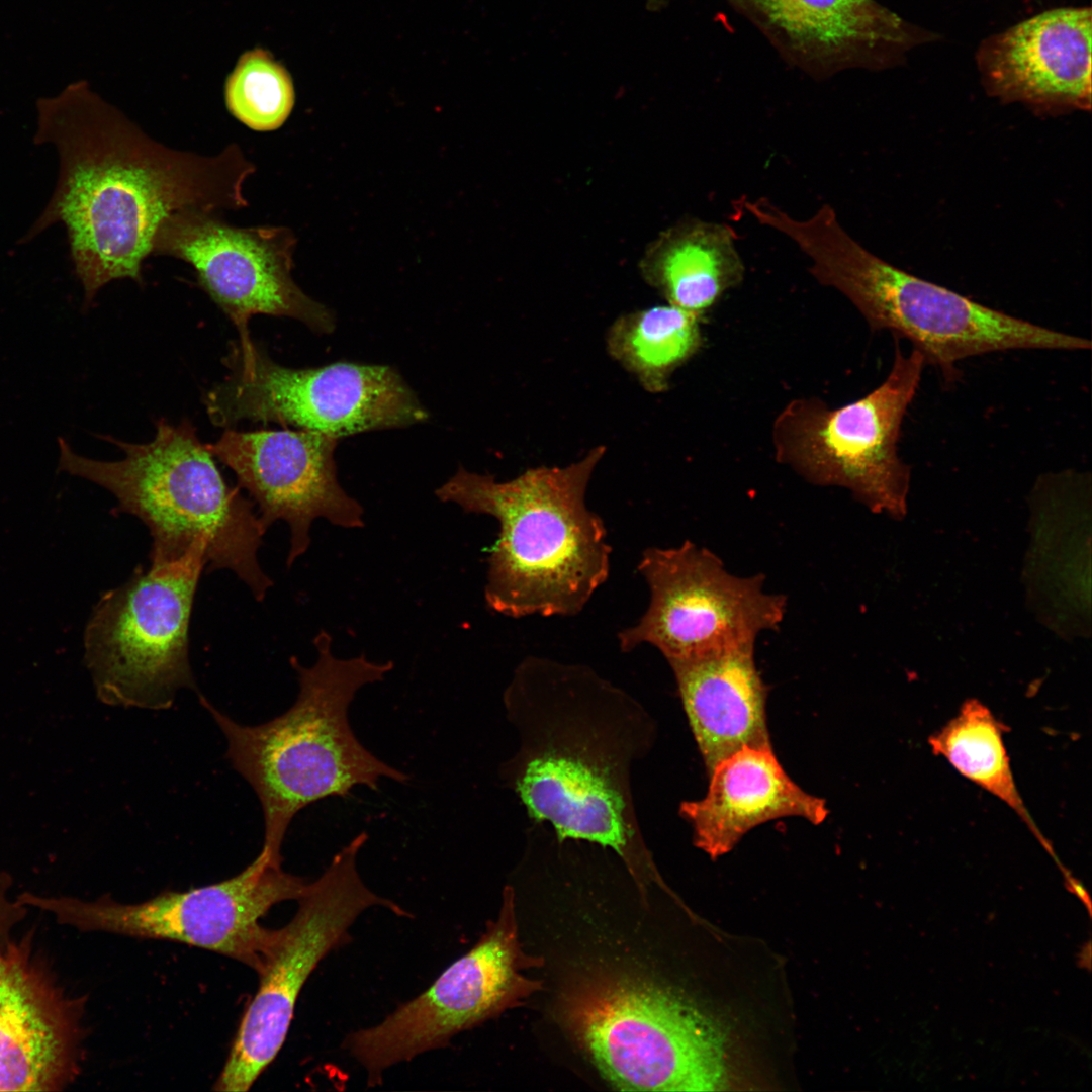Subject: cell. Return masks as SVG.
<instances>
[{"label":"cell","instance_id":"7","mask_svg":"<svg viewBox=\"0 0 1092 1092\" xmlns=\"http://www.w3.org/2000/svg\"><path fill=\"white\" fill-rule=\"evenodd\" d=\"M558 1019L621 1091H712L729 1083L727 1036L692 1002L646 976L597 968L567 982Z\"/></svg>","mask_w":1092,"mask_h":1092},{"label":"cell","instance_id":"23","mask_svg":"<svg viewBox=\"0 0 1092 1092\" xmlns=\"http://www.w3.org/2000/svg\"><path fill=\"white\" fill-rule=\"evenodd\" d=\"M697 315L667 304L618 317L607 334L609 354L647 391L669 387L671 374L704 344Z\"/></svg>","mask_w":1092,"mask_h":1092},{"label":"cell","instance_id":"12","mask_svg":"<svg viewBox=\"0 0 1092 1092\" xmlns=\"http://www.w3.org/2000/svg\"><path fill=\"white\" fill-rule=\"evenodd\" d=\"M281 864V858L261 850L228 880L184 892L165 891L135 904L109 897L82 901L28 892L18 898L82 931L180 942L232 958L260 973L277 935V929L261 925V918L280 902L296 901L307 884Z\"/></svg>","mask_w":1092,"mask_h":1092},{"label":"cell","instance_id":"8","mask_svg":"<svg viewBox=\"0 0 1092 1092\" xmlns=\"http://www.w3.org/2000/svg\"><path fill=\"white\" fill-rule=\"evenodd\" d=\"M196 543L170 564L135 567L102 594L84 630V663L97 698L112 707L167 710L197 685L189 661V624L205 568Z\"/></svg>","mask_w":1092,"mask_h":1092},{"label":"cell","instance_id":"15","mask_svg":"<svg viewBox=\"0 0 1092 1092\" xmlns=\"http://www.w3.org/2000/svg\"><path fill=\"white\" fill-rule=\"evenodd\" d=\"M297 240L286 226H236L218 211L184 209L160 224L153 256H170L191 265L200 286L249 339V320L257 314L287 316L317 334H330L332 311L295 283Z\"/></svg>","mask_w":1092,"mask_h":1092},{"label":"cell","instance_id":"21","mask_svg":"<svg viewBox=\"0 0 1092 1092\" xmlns=\"http://www.w3.org/2000/svg\"><path fill=\"white\" fill-rule=\"evenodd\" d=\"M754 648L668 661L708 774L743 747L771 746Z\"/></svg>","mask_w":1092,"mask_h":1092},{"label":"cell","instance_id":"22","mask_svg":"<svg viewBox=\"0 0 1092 1092\" xmlns=\"http://www.w3.org/2000/svg\"><path fill=\"white\" fill-rule=\"evenodd\" d=\"M640 271L668 304L704 321L743 281L745 267L728 225L685 218L649 244Z\"/></svg>","mask_w":1092,"mask_h":1092},{"label":"cell","instance_id":"5","mask_svg":"<svg viewBox=\"0 0 1092 1092\" xmlns=\"http://www.w3.org/2000/svg\"><path fill=\"white\" fill-rule=\"evenodd\" d=\"M755 218L792 240L810 260L811 275L842 293L871 331H889L895 339L910 341L945 382L958 379L957 364L969 357L1091 348L1088 339L991 308L891 265L855 241L828 204L797 219L765 201Z\"/></svg>","mask_w":1092,"mask_h":1092},{"label":"cell","instance_id":"11","mask_svg":"<svg viewBox=\"0 0 1092 1092\" xmlns=\"http://www.w3.org/2000/svg\"><path fill=\"white\" fill-rule=\"evenodd\" d=\"M368 838L357 835L307 883L292 919L277 929L259 973L257 992L248 1004L214 1090L248 1091L280 1052L295 1005L320 962L347 944L358 917L372 907L412 917L395 902L371 891L362 881L357 855Z\"/></svg>","mask_w":1092,"mask_h":1092},{"label":"cell","instance_id":"24","mask_svg":"<svg viewBox=\"0 0 1092 1092\" xmlns=\"http://www.w3.org/2000/svg\"><path fill=\"white\" fill-rule=\"evenodd\" d=\"M1004 731V725L988 707L970 699L951 720L929 737L928 742L932 752L944 757L963 777L1011 808L1059 863L1016 788L1003 740Z\"/></svg>","mask_w":1092,"mask_h":1092},{"label":"cell","instance_id":"1","mask_svg":"<svg viewBox=\"0 0 1092 1092\" xmlns=\"http://www.w3.org/2000/svg\"><path fill=\"white\" fill-rule=\"evenodd\" d=\"M34 142L56 148L60 168L23 241L65 225L84 308L112 280L143 282V263L172 213L249 206L243 188L256 166L239 145L213 156L169 148L83 90L40 107Z\"/></svg>","mask_w":1092,"mask_h":1092},{"label":"cell","instance_id":"20","mask_svg":"<svg viewBox=\"0 0 1092 1092\" xmlns=\"http://www.w3.org/2000/svg\"><path fill=\"white\" fill-rule=\"evenodd\" d=\"M709 776L706 796L682 803L680 814L692 825L696 845L712 857L729 852L764 822L801 817L817 825L828 815L826 802L791 780L771 746L743 747Z\"/></svg>","mask_w":1092,"mask_h":1092},{"label":"cell","instance_id":"26","mask_svg":"<svg viewBox=\"0 0 1092 1092\" xmlns=\"http://www.w3.org/2000/svg\"><path fill=\"white\" fill-rule=\"evenodd\" d=\"M1064 879L1067 890L1077 896V898L1086 906L1089 915H1091V901L1086 889L1069 872L1064 875Z\"/></svg>","mask_w":1092,"mask_h":1092},{"label":"cell","instance_id":"10","mask_svg":"<svg viewBox=\"0 0 1092 1092\" xmlns=\"http://www.w3.org/2000/svg\"><path fill=\"white\" fill-rule=\"evenodd\" d=\"M231 374L204 398L212 423L274 422L337 439L425 422L429 413L393 367L336 362L287 368L251 338L226 358Z\"/></svg>","mask_w":1092,"mask_h":1092},{"label":"cell","instance_id":"16","mask_svg":"<svg viewBox=\"0 0 1092 1092\" xmlns=\"http://www.w3.org/2000/svg\"><path fill=\"white\" fill-rule=\"evenodd\" d=\"M337 438L309 430L225 431L211 454L230 467L258 506L266 532L286 522L291 567L309 548L310 528L318 518L347 529L362 528L363 508L337 478Z\"/></svg>","mask_w":1092,"mask_h":1092},{"label":"cell","instance_id":"4","mask_svg":"<svg viewBox=\"0 0 1092 1092\" xmlns=\"http://www.w3.org/2000/svg\"><path fill=\"white\" fill-rule=\"evenodd\" d=\"M601 679L585 666L546 658L518 666L510 686L543 713L518 758L515 787L562 838L611 847L640 880L652 864L631 811L623 724L589 713Z\"/></svg>","mask_w":1092,"mask_h":1092},{"label":"cell","instance_id":"2","mask_svg":"<svg viewBox=\"0 0 1092 1092\" xmlns=\"http://www.w3.org/2000/svg\"><path fill=\"white\" fill-rule=\"evenodd\" d=\"M605 452L597 446L567 466L530 468L502 482L460 467L437 488L440 500L499 524L484 588L492 611L512 618L574 616L607 580V531L585 504Z\"/></svg>","mask_w":1092,"mask_h":1092},{"label":"cell","instance_id":"25","mask_svg":"<svg viewBox=\"0 0 1092 1092\" xmlns=\"http://www.w3.org/2000/svg\"><path fill=\"white\" fill-rule=\"evenodd\" d=\"M230 113L249 128L271 131L291 113L295 94L290 75L262 49L245 53L226 79Z\"/></svg>","mask_w":1092,"mask_h":1092},{"label":"cell","instance_id":"19","mask_svg":"<svg viewBox=\"0 0 1092 1092\" xmlns=\"http://www.w3.org/2000/svg\"><path fill=\"white\" fill-rule=\"evenodd\" d=\"M1090 7L1045 10L988 36L976 65L986 92L1001 102L1061 112L1091 108Z\"/></svg>","mask_w":1092,"mask_h":1092},{"label":"cell","instance_id":"18","mask_svg":"<svg viewBox=\"0 0 1092 1092\" xmlns=\"http://www.w3.org/2000/svg\"><path fill=\"white\" fill-rule=\"evenodd\" d=\"M84 999H71L31 954L0 945V1091H57L79 1072Z\"/></svg>","mask_w":1092,"mask_h":1092},{"label":"cell","instance_id":"14","mask_svg":"<svg viewBox=\"0 0 1092 1092\" xmlns=\"http://www.w3.org/2000/svg\"><path fill=\"white\" fill-rule=\"evenodd\" d=\"M638 570L650 590L639 621L618 634L628 652L648 643L667 661L755 646L757 636L783 622L787 598L764 590L765 576L730 573L713 551L690 540L647 548Z\"/></svg>","mask_w":1092,"mask_h":1092},{"label":"cell","instance_id":"13","mask_svg":"<svg viewBox=\"0 0 1092 1092\" xmlns=\"http://www.w3.org/2000/svg\"><path fill=\"white\" fill-rule=\"evenodd\" d=\"M543 965L525 953L518 937L515 895L508 886L497 918L477 943L454 961L423 993L381 1022L349 1033L345 1049L365 1070L367 1085H380L384 1072L522 1003L542 988L524 970Z\"/></svg>","mask_w":1092,"mask_h":1092},{"label":"cell","instance_id":"6","mask_svg":"<svg viewBox=\"0 0 1092 1092\" xmlns=\"http://www.w3.org/2000/svg\"><path fill=\"white\" fill-rule=\"evenodd\" d=\"M102 438L123 450L124 458L81 456L58 438V470L105 488L117 500L114 512L144 522L152 537L151 566L178 561L203 542L207 572L232 571L262 601L273 585L258 560L266 532L254 504L228 484L193 426L160 420L145 444Z\"/></svg>","mask_w":1092,"mask_h":1092},{"label":"cell","instance_id":"17","mask_svg":"<svg viewBox=\"0 0 1092 1092\" xmlns=\"http://www.w3.org/2000/svg\"><path fill=\"white\" fill-rule=\"evenodd\" d=\"M792 66L817 79L903 63L938 35L876 0H726Z\"/></svg>","mask_w":1092,"mask_h":1092},{"label":"cell","instance_id":"9","mask_svg":"<svg viewBox=\"0 0 1092 1092\" xmlns=\"http://www.w3.org/2000/svg\"><path fill=\"white\" fill-rule=\"evenodd\" d=\"M925 365L920 352L905 355L895 339L891 370L863 397L836 408L817 397L792 399L772 425L776 460L814 485L849 490L874 513L904 517L910 468L898 443Z\"/></svg>","mask_w":1092,"mask_h":1092},{"label":"cell","instance_id":"3","mask_svg":"<svg viewBox=\"0 0 1092 1092\" xmlns=\"http://www.w3.org/2000/svg\"><path fill=\"white\" fill-rule=\"evenodd\" d=\"M332 637L313 639L315 662L302 665L290 657L299 691L280 716L257 726L242 725L217 710L204 696L199 702L223 733L226 758L256 793L263 811L262 851L282 858L280 850L294 816L322 799L346 796L356 786L377 790L381 778L405 783L410 776L386 764L357 739L348 711L356 693L383 680L392 661L365 655L338 658Z\"/></svg>","mask_w":1092,"mask_h":1092}]
</instances>
